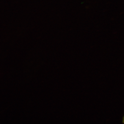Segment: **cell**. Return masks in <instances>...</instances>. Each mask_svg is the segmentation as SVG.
<instances>
[{"label": "cell", "instance_id": "1", "mask_svg": "<svg viewBox=\"0 0 124 124\" xmlns=\"http://www.w3.org/2000/svg\"><path fill=\"white\" fill-rule=\"evenodd\" d=\"M122 122H123V123H124V116H123V121H122Z\"/></svg>", "mask_w": 124, "mask_h": 124}]
</instances>
